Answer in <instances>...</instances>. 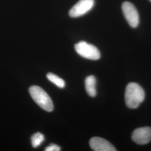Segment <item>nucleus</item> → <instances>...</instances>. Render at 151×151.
I'll list each match as a JSON object with an SVG mask.
<instances>
[{
	"label": "nucleus",
	"mask_w": 151,
	"mask_h": 151,
	"mask_svg": "<svg viewBox=\"0 0 151 151\" xmlns=\"http://www.w3.org/2000/svg\"><path fill=\"white\" fill-rule=\"evenodd\" d=\"M90 146L93 151H116V150L108 140L100 137H93L90 140Z\"/></svg>",
	"instance_id": "obj_7"
},
{
	"label": "nucleus",
	"mask_w": 151,
	"mask_h": 151,
	"mask_svg": "<svg viewBox=\"0 0 151 151\" xmlns=\"http://www.w3.org/2000/svg\"><path fill=\"white\" fill-rule=\"evenodd\" d=\"M94 4V0H80L71 8L69 15L72 17L82 16L91 10Z\"/></svg>",
	"instance_id": "obj_5"
},
{
	"label": "nucleus",
	"mask_w": 151,
	"mask_h": 151,
	"mask_svg": "<svg viewBox=\"0 0 151 151\" xmlns=\"http://www.w3.org/2000/svg\"><path fill=\"white\" fill-rule=\"evenodd\" d=\"M123 14L130 26L132 27H137L139 25V14L135 6L129 2L126 1L122 4Z\"/></svg>",
	"instance_id": "obj_4"
},
{
	"label": "nucleus",
	"mask_w": 151,
	"mask_h": 151,
	"mask_svg": "<svg viewBox=\"0 0 151 151\" xmlns=\"http://www.w3.org/2000/svg\"><path fill=\"white\" fill-rule=\"evenodd\" d=\"M47 78L51 82L60 88H64L65 85V82L63 79L59 77L58 76L55 75L52 73H49L47 75Z\"/></svg>",
	"instance_id": "obj_9"
},
{
	"label": "nucleus",
	"mask_w": 151,
	"mask_h": 151,
	"mask_svg": "<svg viewBox=\"0 0 151 151\" xmlns=\"http://www.w3.org/2000/svg\"><path fill=\"white\" fill-rule=\"evenodd\" d=\"M45 151H60V146L55 145V144H50L48 146L45 150Z\"/></svg>",
	"instance_id": "obj_11"
},
{
	"label": "nucleus",
	"mask_w": 151,
	"mask_h": 151,
	"mask_svg": "<svg viewBox=\"0 0 151 151\" xmlns=\"http://www.w3.org/2000/svg\"><path fill=\"white\" fill-rule=\"evenodd\" d=\"M150 1H151V0H150Z\"/></svg>",
	"instance_id": "obj_12"
},
{
	"label": "nucleus",
	"mask_w": 151,
	"mask_h": 151,
	"mask_svg": "<svg viewBox=\"0 0 151 151\" xmlns=\"http://www.w3.org/2000/svg\"><path fill=\"white\" fill-rule=\"evenodd\" d=\"M145 97V92L139 85L135 82H131L128 84L125 89V99L128 108H138L144 101Z\"/></svg>",
	"instance_id": "obj_1"
},
{
	"label": "nucleus",
	"mask_w": 151,
	"mask_h": 151,
	"mask_svg": "<svg viewBox=\"0 0 151 151\" xmlns=\"http://www.w3.org/2000/svg\"><path fill=\"white\" fill-rule=\"evenodd\" d=\"M76 52L81 57L91 60H97L100 58V53L99 49L94 45L81 41L75 46Z\"/></svg>",
	"instance_id": "obj_3"
},
{
	"label": "nucleus",
	"mask_w": 151,
	"mask_h": 151,
	"mask_svg": "<svg viewBox=\"0 0 151 151\" xmlns=\"http://www.w3.org/2000/svg\"><path fill=\"white\" fill-rule=\"evenodd\" d=\"M44 140V135L40 133H36L33 134L31 138L32 144L34 148H37L40 146Z\"/></svg>",
	"instance_id": "obj_10"
},
{
	"label": "nucleus",
	"mask_w": 151,
	"mask_h": 151,
	"mask_svg": "<svg viewBox=\"0 0 151 151\" xmlns=\"http://www.w3.org/2000/svg\"><path fill=\"white\" fill-rule=\"evenodd\" d=\"M96 80L93 76L87 77L85 80V87L87 93L91 97H95L96 95Z\"/></svg>",
	"instance_id": "obj_8"
},
{
	"label": "nucleus",
	"mask_w": 151,
	"mask_h": 151,
	"mask_svg": "<svg viewBox=\"0 0 151 151\" xmlns=\"http://www.w3.org/2000/svg\"><path fill=\"white\" fill-rule=\"evenodd\" d=\"M29 91L34 101L44 110L51 112L53 110V104L47 93L38 86H32Z\"/></svg>",
	"instance_id": "obj_2"
},
{
	"label": "nucleus",
	"mask_w": 151,
	"mask_h": 151,
	"mask_svg": "<svg viewBox=\"0 0 151 151\" xmlns=\"http://www.w3.org/2000/svg\"><path fill=\"white\" fill-rule=\"evenodd\" d=\"M132 140L138 145H146L151 140V128L148 127L134 130L132 135Z\"/></svg>",
	"instance_id": "obj_6"
}]
</instances>
